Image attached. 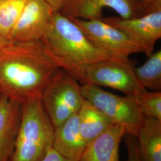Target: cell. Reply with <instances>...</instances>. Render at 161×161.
Here are the masks:
<instances>
[{"mask_svg": "<svg viewBox=\"0 0 161 161\" xmlns=\"http://www.w3.org/2000/svg\"><path fill=\"white\" fill-rule=\"evenodd\" d=\"M42 41L68 64L77 80L80 67L106 60L121 59L97 46L73 20L60 12L54 13L51 28Z\"/></svg>", "mask_w": 161, "mask_h": 161, "instance_id": "7a4b0ae2", "label": "cell"}, {"mask_svg": "<svg viewBox=\"0 0 161 161\" xmlns=\"http://www.w3.org/2000/svg\"><path fill=\"white\" fill-rule=\"evenodd\" d=\"M28 0H3L0 3V33L10 41L14 25Z\"/></svg>", "mask_w": 161, "mask_h": 161, "instance_id": "e0dca14e", "label": "cell"}, {"mask_svg": "<svg viewBox=\"0 0 161 161\" xmlns=\"http://www.w3.org/2000/svg\"><path fill=\"white\" fill-rule=\"evenodd\" d=\"M78 114L80 133L86 144L100 136L113 124L103 113L85 99Z\"/></svg>", "mask_w": 161, "mask_h": 161, "instance_id": "9a60e30c", "label": "cell"}, {"mask_svg": "<svg viewBox=\"0 0 161 161\" xmlns=\"http://www.w3.org/2000/svg\"><path fill=\"white\" fill-rule=\"evenodd\" d=\"M142 15L161 10V0H136Z\"/></svg>", "mask_w": 161, "mask_h": 161, "instance_id": "ffe728a7", "label": "cell"}, {"mask_svg": "<svg viewBox=\"0 0 161 161\" xmlns=\"http://www.w3.org/2000/svg\"><path fill=\"white\" fill-rule=\"evenodd\" d=\"M10 42V41L0 33V50L5 47L8 44H9Z\"/></svg>", "mask_w": 161, "mask_h": 161, "instance_id": "603a6c76", "label": "cell"}, {"mask_svg": "<svg viewBox=\"0 0 161 161\" xmlns=\"http://www.w3.org/2000/svg\"><path fill=\"white\" fill-rule=\"evenodd\" d=\"M2 1H3V0H0V3H1Z\"/></svg>", "mask_w": 161, "mask_h": 161, "instance_id": "cb8c5ba5", "label": "cell"}, {"mask_svg": "<svg viewBox=\"0 0 161 161\" xmlns=\"http://www.w3.org/2000/svg\"><path fill=\"white\" fill-rule=\"evenodd\" d=\"M80 86L64 68L58 69L48 81L40 98L54 128L78 112L84 100Z\"/></svg>", "mask_w": 161, "mask_h": 161, "instance_id": "277c9868", "label": "cell"}, {"mask_svg": "<svg viewBox=\"0 0 161 161\" xmlns=\"http://www.w3.org/2000/svg\"><path fill=\"white\" fill-rule=\"evenodd\" d=\"M134 68L129 59L100 61L80 68L78 80L81 84L109 87L130 96L145 88L137 80Z\"/></svg>", "mask_w": 161, "mask_h": 161, "instance_id": "8992f818", "label": "cell"}, {"mask_svg": "<svg viewBox=\"0 0 161 161\" xmlns=\"http://www.w3.org/2000/svg\"><path fill=\"white\" fill-rule=\"evenodd\" d=\"M125 144L127 146V161H141L137 147V137L131 134H127Z\"/></svg>", "mask_w": 161, "mask_h": 161, "instance_id": "d6986e66", "label": "cell"}, {"mask_svg": "<svg viewBox=\"0 0 161 161\" xmlns=\"http://www.w3.org/2000/svg\"><path fill=\"white\" fill-rule=\"evenodd\" d=\"M136 103L144 117L153 118L161 121V92H149L144 88L129 96Z\"/></svg>", "mask_w": 161, "mask_h": 161, "instance_id": "ac0fdd59", "label": "cell"}, {"mask_svg": "<svg viewBox=\"0 0 161 161\" xmlns=\"http://www.w3.org/2000/svg\"><path fill=\"white\" fill-rule=\"evenodd\" d=\"M86 144L80 133L78 113L54 128L53 147L69 159L78 161Z\"/></svg>", "mask_w": 161, "mask_h": 161, "instance_id": "4fadbf2b", "label": "cell"}, {"mask_svg": "<svg viewBox=\"0 0 161 161\" xmlns=\"http://www.w3.org/2000/svg\"><path fill=\"white\" fill-rule=\"evenodd\" d=\"M84 98L106 115L111 122L122 127L127 134L137 137L144 122L137 104L129 96H119L98 86L81 84Z\"/></svg>", "mask_w": 161, "mask_h": 161, "instance_id": "5b68a950", "label": "cell"}, {"mask_svg": "<svg viewBox=\"0 0 161 161\" xmlns=\"http://www.w3.org/2000/svg\"><path fill=\"white\" fill-rule=\"evenodd\" d=\"M106 8L112 9L122 19L142 16L136 0H66L60 12L69 19L96 20L103 18Z\"/></svg>", "mask_w": 161, "mask_h": 161, "instance_id": "30bf717a", "label": "cell"}, {"mask_svg": "<svg viewBox=\"0 0 161 161\" xmlns=\"http://www.w3.org/2000/svg\"><path fill=\"white\" fill-rule=\"evenodd\" d=\"M54 13L45 0H28L12 31L10 41L43 40L51 28Z\"/></svg>", "mask_w": 161, "mask_h": 161, "instance_id": "9c48e42d", "label": "cell"}, {"mask_svg": "<svg viewBox=\"0 0 161 161\" xmlns=\"http://www.w3.org/2000/svg\"><path fill=\"white\" fill-rule=\"evenodd\" d=\"M103 19L127 35L147 57L153 53L156 42L161 38V10L128 19L120 17Z\"/></svg>", "mask_w": 161, "mask_h": 161, "instance_id": "ba28073f", "label": "cell"}, {"mask_svg": "<svg viewBox=\"0 0 161 161\" xmlns=\"http://www.w3.org/2000/svg\"><path fill=\"white\" fill-rule=\"evenodd\" d=\"M125 136L124 128L113 124L86 144L78 161H120L119 146Z\"/></svg>", "mask_w": 161, "mask_h": 161, "instance_id": "7c38bea8", "label": "cell"}, {"mask_svg": "<svg viewBox=\"0 0 161 161\" xmlns=\"http://www.w3.org/2000/svg\"><path fill=\"white\" fill-rule=\"evenodd\" d=\"M41 161H75L64 157L58 153L53 146L47 152L46 154Z\"/></svg>", "mask_w": 161, "mask_h": 161, "instance_id": "44dd1931", "label": "cell"}, {"mask_svg": "<svg viewBox=\"0 0 161 161\" xmlns=\"http://www.w3.org/2000/svg\"><path fill=\"white\" fill-rule=\"evenodd\" d=\"M54 12H60L66 0H45Z\"/></svg>", "mask_w": 161, "mask_h": 161, "instance_id": "7402d4cb", "label": "cell"}, {"mask_svg": "<svg viewBox=\"0 0 161 161\" xmlns=\"http://www.w3.org/2000/svg\"><path fill=\"white\" fill-rule=\"evenodd\" d=\"M59 68L71 73L44 41L10 42L0 50V95L21 104L41 98Z\"/></svg>", "mask_w": 161, "mask_h": 161, "instance_id": "6da1fadb", "label": "cell"}, {"mask_svg": "<svg viewBox=\"0 0 161 161\" xmlns=\"http://www.w3.org/2000/svg\"><path fill=\"white\" fill-rule=\"evenodd\" d=\"M136 137L141 161H161V121L144 117Z\"/></svg>", "mask_w": 161, "mask_h": 161, "instance_id": "5bb4252c", "label": "cell"}, {"mask_svg": "<svg viewBox=\"0 0 161 161\" xmlns=\"http://www.w3.org/2000/svg\"><path fill=\"white\" fill-rule=\"evenodd\" d=\"M54 127L40 98L22 104L20 124L10 161H41L53 146Z\"/></svg>", "mask_w": 161, "mask_h": 161, "instance_id": "3957f363", "label": "cell"}, {"mask_svg": "<svg viewBox=\"0 0 161 161\" xmlns=\"http://www.w3.org/2000/svg\"><path fill=\"white\" fill-rule=\"evenodd\" d=\"M148 60L138 68H134V74L138 83L145 88L156 92L161 90V51L153 53Z\"/></svg>", "mask_w": 161, "mask_h": 161, "instance_id": "2e32d148", "label": "cell"}, {"mask_svg": "<svg viewBox=\"0 0 161 161\" xmlns=\"http://www.w3.org/2000/svg\"><path fill=\"white\" fill-rule=\"evenodd\" d=\"M97 46L116 58L127 60L129 56L142 53L137 44L121 30L103 19L83 20L70 19Z\"/></svg>", "mask_w": 161, "mask_h": 161, "instance_id": "52a82bcc", "label": "cell"}, {"mask_svg": "<svg viewBox=\"0 0 161 161\" xmlns=\"http://www.w3.org/2000/svg\"><path fill=\"white\" fill-rule=\"evenodd\" d=\"M22 104L0 95V161H10L20 124Z\"/></svg>", "mask_w": 161, "mask_h": 161, "instance_id": "8fae6325", "label": "cell"}]
</instances>
